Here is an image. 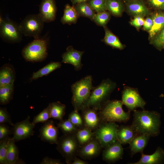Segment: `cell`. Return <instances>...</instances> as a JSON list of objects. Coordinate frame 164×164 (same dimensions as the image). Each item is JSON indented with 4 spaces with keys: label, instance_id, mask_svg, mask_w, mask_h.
<instances>
[{
    "label": "cell",
    "instance_id": "cell-1",
    "mask_svg": "<svg viewBox=\"0 0 164 164\" xmlns=\"http://www.w3.org/2000/svg\"><path fill=\"white\" fill-rule=\"evenodd\" d=\"M132 125L138 134L155 137L160 133V115L155 111L134 110Z\"/></svg>",
    "mask_w": 164,
    "mask_h": 164
},
{
    "label": "cell",
    "instance_id": "cell-2",
    "mask_svg": "<svg viewBox=\"0 0 164 164\" xmlns=\"http://www.w3.org/2000/svg\"><path fill=\"white\" fill-rule=\"evenodd\" d=\"M116 86V83L109 79L103 80L98 85L94 87L81 109L91 108L98 111L110 100V95Z\"/></svg>",
    "mask_w": 164,
    "mask_h": 164
},
{
    "label": "cell",
    "instance_id": "cell-3",
    "mask_svg": "<svg viewBox=\"0 0 164 164\" xmlns=\"http://www.w3.org/2000/svg\"><path fill=\"white\" fill-rule=\"evenodd\" d=\"M121 101L109 100L98 111L102 122L126 123L129 119L130 113L122 108Z\"/></svg>",
    "mask_w": 164,
    "mask_h": 164
},
{
    "label": "cell",
    "instance_id": "cell-4",
    "mask_svg": "<svg viewBox=\"0 0 164 164\" xmlns=\"http://www.w3.org/2000/svg\"><path fill=\"white\" fill-rule=\"evenodd\" d=\"M92 80L91 75H87L72 85L71 102L74 109L78 111L81 110L88 99L94 87Z\"/></svg>",
    "mask_w": 164,
    "mask_h": 164
},
{
    "label": "cell",
    "instance_id": "cell-5",
    "mask_svg": "<svg viewBox=\"0 0 164 164\" xmlns=\"http://www.w3.org/2000/svg\"><path fill=\"white\" fill-rule=\"evenodd\" d=\"M48 43L45 38L35 39L23 49V57L26 61L33 63L44 60L48 56Z\"/></svg>",
    "mask_w": 164,
    "mask_h": 164
},
{
    "label": "cell",
    "instance_id": "cell-6",
    "mask_svg": "<svg viewBox=\"0 0 164 164\" xmlns=\"http://www.w3.org/2000/svg\"><path fill=\"white\" fill-rule=\"evenodd\" d=\"M56 149L65 159L66 163L71 164L78 155L80 145L76 134L65 135L58 139Z\"/></svg>",
    "mask_w": 164,
    "mask_h": 164
},
{
    "label": "cell",
    "instance_id": "cell-7",
    "mask_svg": "<svg viewBox=\"0 0 164 164\" xmlns=\"http://www.w3.org/2000/svg\"><path fill=\"white\" fill-rule=\"evenodd\" d=\"M119 126L116 122H102L94 131L95 138L104 149L117 140Z\"/></svg>",
    "mask_w": 164,
    "mask_h": 164
},
{
    "label": "cell",
    "instance_id": "cell-8",
    "mask_svg": "<svg viewBox=\"0 0 164 164\" xmlns=\"http://www.w3.org/2000/svg\"><path fill=\"white\" fill-rule=\"evenodd\" d=\"M44 23L38 14L27 16L19 26L22 35L36 39L39 38Z\"/></svg>",
    "mask_w": 164,
    "mask_h": 164
},
{
    "label": "cell",
    "instance_id": "cell-9",
    "mask_svg": "<svg viewBox=\"0 0 164 164\" xmlns=\"http://www.w3.org/2000/svg\"><path fill=\"white\" fill-rule=\"evenodd\" d=\"M121 102L130 112L140 108L143 110L146 103L135 88L125 87L122 91Z\"/></svg>",
    "mask_w": 164,
    "mask_h": 164
},
{
    "label": "cell",
    "instance_id": "cell-10",
    "mask_svg": "<svg viewBox=\"0 0 164 164\" xmlns=\"http://www.w3.org/2000/svg\"><path fill=\"white\" fill-rule=\"evenodd\" d=\"M19 25L9 19H4L0 23V36L5 41L11 43L20 42L22 39Z\"/></svg>",
    "mask_w": 164,
    "mask_h": 164
},
{
    "label": "cell",
    "instance_id": "cell-11",
    "mask_svg": "<svg viewBox=\"0 0 164 164\" xmlns=\"http://www.w3.org/2000/svg\"><path fill=\"white\" fill-rule=\"evenodd\" d=\"M30 118L28 116L25 120L14 124L12 138L15 142L28 138L33 135V129L35 125L30 121Z\"/></svg>",
    "mask_w": 164,
    "mask_h": 164
},
{
    "label": "cell",
    "instance_id": "cell-12",
    "mask_svg": "<svg viewBox=\"0 0 164 164\" xmlns=\"http://www.w3.org/2000/svg\"><path fill=\"white\" fill-rule=\"evenodd\" d=\"M58 129L52 120H48L40 129L39 137L43 141L51 144H57L59 139Z\"/></svg>",
    "mask_w": 164,
    "mask_h": 164
},
{
    "label": "cell",
    "instance_id": "cell-13",
    "mask_svg": "<svg viewBox=\"0 0 164 164\" xmlns=\"http://www.w3.org/2000/svg\"><path fill=\"white\" fill-rule=\"evenodd\" d=\"M102 148L100 143L94 137L80 146L78 155L84 159H91L100 154Z\"/></svg>",
    "mask_w": 164,
    "mask_h": 164
},
{
    "label": "cell",
    "instance_id": "cell-14",
    "mask_svg": "<svg viewBox=\"0 0 164 164\" xmlns=\"http://www.w3.org/2000/svg\"><path fill=\"white\" fill-rule=\"evenodd\" d=\"M122 144L118 140L104 149L102 153L104 161L110 163L122 159L124 154Z\"/></svg>",
    "mask_w": 164,
    "mask_h": 164
},
{
    "label": "cell",
    "instance_id": "cell-15",
    "mask_svg": "<svg viewBox=\"0 0 164 164\" xmlns=\"http://www.w3.org/2000/svg\"><path fill=\"white\" fill-rule=\"evenodd\" d=\"M81 111L84 127L94 131L102 122L98 111L91 108H84Z\"/></svg>",
    "mask_w": 164,
    "mask_h": 164
},
{
    "label": "cell",
    "instance_id": "cell-16",
    "mask_svg": "<svg viewBox=\"0 0 164 164\" xmlns=\"http://www.w3.org/2000/svg\"><path fill=\"white\" fill-rule=\"evenodd\" d=\"M84 53V51L74 49L72 46H68L67 48L66 51L62 55V62L73 65L76 70H80L83 65L81 60Z\"/></svg>",
    "mask_w": 164,
    "mask_h": 164
},
{
    "label": "cell",
    "instance_id": "cell-17",
    "mask_svg": "<svg viewBox=\"0 0 164 164\" xmlns=\"http://www.w3.org/2000/svg\"><path fill=\"white\" fill-rule=\"evenodd\" d=\"M56 7L55 0H43L41 3L38 14L44 22L54 21L56 17Z\"/></svg>",
    "mask_w": 164,
    "mask_h": 164
},
{
    "label": "cell",
    "instance_id": "cell-18",
    "mask_svg": "<svg viewBox=\"0 0 164 164\" xmlns=\"http://www.w3.org/2000/svg\"><path fill=\"white\" fill-rule=\"evenodd\" d=\"M139 160L135 162L128 163L130 164H162L164 163V149L158 147L155 152L151 155L141 153Z\"/></svg>",
    "mask_w": 164,
    "mask_h": 164
},
{
    "label": "cell",
    "instance_id": "cell-19",
    "mask_svg": "<svg viewBox=\"0 0 164 164\" xmlns=\"http://www.w3.org/2000/svg\"><path fill=\"white\" fill-rule=\"evenodd\" d=\"M151 136L147 134H138L129 143L132 156L138 153L141 154L147 146Z\"/></svg>",
    "mask_w": 164,
    "mask_h": 164
},
{
    "label": "cell",
    "instance_id": "cell-20",
    "mask_svg": "<svg viewBox=\"0 0 164 164\" xmlns=\"http://www.w3.org/2000/svg\"><path fill=\"white\" fill-rule=\"evenodd\" d=\"M138 134L131 125H121L119 126L117 132V140L122 144H129Z\"/></svg>",
    "mask_w": 164,
    "mask_h": 164
},
{
    "label": "cell",
    "instance_id": "cell-21",
    "mask_svg": "<svg viewBox=\"0 0 164 164\" xmlns=\"http://www.w3.org/2000/svg\"><path fill=\"white\" fill-rule=\"evenodd\" d=\"M128 12L134 17H144L149 14V11L142 0H135L126 3Z\"/></svg>",
    "mask_w": 164,
    "mask_h": 164
},
{
    "label": "cell",
    "instance_id": "cell-22",
    "mask_svg": "<svg viewBox=\"0 0 164 164\" xmlns=\"http://www.w3.org/2000/svg\"><path fill=\"white\" fill-rule=\"evenodd\" d=\"M15 142L13 138H10L6 157L7 164H25L19 158V149Z\"/></svg>",
    "mask_w": 164,
    "mask_h": 164
},
{
    "label": "cell",
    "instance_id": "cell-23",
    "mask_svg": "<svg viewBox=\"0 0 164 164\" xmlns=\"http://www.w3.org/2000/svg\"><path fill=\"white\" fill-rule=\"evenodd\" d=\"M15 73L13 67L10 65L5 64L3 66L0 70V86L14 84Z\"/></svg>",
    "mask_w": 164,
    "mask_h": 164
},
{
    "label": "cell",
    "instance_id": "cell-24",
    "mask_svg": "<svg viewBox=\"0 0 164 164\" xmlns=\"http://www.w3.org/2000/svg\"><path fill=\"white\" fill-rule=\"evenodd\" d=\"M153 24L149 31L150 39H153L162 30L164 26V12H156L152 16Z\"/></svg>",
    "mask_w": 164,
    "mask_h": 164
},
{
    "label": "cell",
    "instance_id": "cell-25",
    "mask_svg": "<svg viewBox=\"0 0 164 164\" xmlns=\"http://www.w3.org/2000/svg\"><path fill=\"white\" fill-rule=\"evenodd\" d=\"M79 16L74 6L67 4L65 6L63 14L60 21L63 24H75L77 22Z\"/></svg>",
    "mask_w": 164,
    "mask_h": 164
},
{
    "label": "cell",
    "instance_id": "cell-26",
    "mask_svg": "<svg viewBox=\"0 0 164 164\" xmlns=\"http://www.w3.org/2000/svg\"><path fill=\"white\" fill-rule=\"evenodd\" d=\"M49 105L51 118L60 121L63 120V117L65 113V105L57 101L50 103Z\"/></svg>",
    "mask_w": 164,
    "mask_h": 164
},
{
    "label": "cell",
    "instance_id": "cell-27",
    "mask_svg": "<svg viewBox=\"0 0 164 164\" xmlns=\"http://www.w3.org/2000/svg\"><path fill=\"white\" fill-rule=\"evenodd\" d=\"M105 35L102 41L107 45L113 48L120 50H123L125 46L120 42L118 38L106 26L104 27Z\"/></svg>",
    "mask_w": 164,
    "mask_h": 164
},
{
    "label": "cell",
    "instance_id": "cell-28",
    "mask_svg": "<svg viewBox=\"0 0 164 164\" xmlns=\"http://www.w3.org/2000/svg\"><path fill=\"white\" fill-rule=\"evenodd\" d=\"M61 65V62H51L37 71L33 73L30 80H36L44 76H46L55 70L60 68Z\"/></svg>",
    "mask_w": 164,
    "mask_h": 164
},
{
    "label": "cell",
    "instance_id": "cell-29",
    "mask_svg": "<svg viewBox=\"0 0 164 164\" xmlns=\"http://www.w3.org/2000/svg\"><path fill=\"white\" fill-rule=\"evenodd\" d=\"M74 6L79 16L87 18L93 20L96 13L86 2L77 3Z\"/></svg>",
    "mask_w": 164,
    "mask_h": 164
},
{
    "label": "cell",
    "instance_id": "cell-30",
    "mask_svg": "<svg viewBox=\"0 0 164 164\" xmlns=\"http://www.w3.org/2000/svg\"><path fill=\"white\" fill-rule=\"evenodd\" d=\"M76 135L80 146L87 143L95 137L94 132L85 127L79 128Z\"/></svg>",
    "mask_w": 164,
    "mask_h": 164
},
{
    "label": "cell",
    "instance_id": "cell-31",
    "mask_svg": "<svg viewBox=\"0 0 164 164\" xmlns=\"http://www.w3.org/2000/svg\"><path fill=\"white\" fill-rule=\"evenodd\" d=\"M14 90V84L0 86V103L5 105L8 104L12 98Z\"/></svg>",
    "mask_w": 164,
    "mask_h": 164
},
{
    "label": "cell",
    "instance_id": "cell-32",
    "mask_svg": "<svg viewBox=\"0 0 164 164\" xmlns=\"http://www.w3.org/2000/svg\"><path fill=\"white\" fill-rule=\"evenodd\" d=\"M107 10L113 15L120 16L124 10L123 5L119 0H106Z\"/></svg>",
    "mask_w": 164,
    "mask_h": 164
},
{
    "label": "cell",
    "instance_id": "cell-33",
    "mask_svg": "<svg viewBox=\"0 0 164 164\" xmlns=\"http://www.w3.org/2000/svg\"><path fill=\"white\" fill-rule=\"evenodd\" d=\"M57 126L65 135L76 134L79 129L68 119L60 121Z\"/></svg>",
    "mask_w": 164,
    "mask_h": 164
},
{
    "label": "cell",
    "instance_id": "cell-34",
    "mask_svg": "<svg viewBox=\"0 0 164 164\" xmlns=\"http://www.w3.org/2000/svg\"><path fill=\"white\" fill-rule=\"evenodd\" d=\"M110 18V12L105 11L96 14L92 21L97 25L104 27L109 22Z\"/></svg>",
    "mask_w": 164,
    "mask_h": 164
},
{
    "label": "cell",
    "instance_id": "cell-35",
    "mask_svg": "<svg viewBox=\"0 0 164 164\" xmlns=\"http://www.w3.org/2000/svg\"><path fill=\"white\" fill-rule=\"evenodd\" d=\"M68 119L78 128L84 127L82 117L78 111L75 109L73 111L69 114Z\"/></svg>",
    "mask_w": 164,
    "mask_h": 164
},
{
    "label": "cell",
    "instance_id": "cell-36",
    "mask_svg": "<svg viewBox=\"0 0 164 164\" xmlns=\"http://www.w3.org/2000/svg\"><path fill=\"white\" fill-rule=\"evenodd\" d=\"M50 118H51L48 105L46 108L34 117L32 123L35 125L39 123H44Z\"/></svg>",
    "mask_w": 164,
    "mask_h": 164
},
{
    "label": "cell",
    "instance_id": "cell-37",
    "mask_svg": "<svg viewBox=\"0 0 164 164\" xmlns=\"http://www.w3.org/2000/svg\"><path fill=\"white\" fill-rule=\"evenodd\" d=\"M87 2L97 13L107 10L106 0H89Z\"/></svg>",
    "mask_w": 164,
    "mask_h": 164
},
{
    "label": "cell",
    "instance_id": "cell-38",
    "mask_svg": "<svg viewBox=\"0 0 164 164\" xmlns=\"http://www.w3.org/2000/svg\"><path fill=\"white\" fill-rule=\"evenodd\" d=\"M10 138L0 141V164H7L6 157Z\"/></svg>",
    "mask_w": 164,
    "mask_h": 164
},
{
    "label": "cell",
    "instance_id": "cell-39",
    "mask_svg": "<svg viewBox=\"0 0 164 164\" xmlns=\"http://www.w3.org/2000/svg\"><path fill=\"white\" fill-rule=\"evenodd\" d=\"M152 43L157 49H164V26L160 32L152 39Z\"/></svg>",
    "mask_w": 164,
    "mask_h": 164
},
{
    "label": "cell",
    "instance_id": "cell-40",
    "mask_svg": "<svg viewBox=\"0 0 164 164\" xmlns=\"http://www.w3.org/2000/svg\"><path fill=\"white\" fill-rule=\"evenodd\" d=\"M8 123L13 126L14 124L12 123L11 117L6 109L4 108H0V124Z\"/></svg>",
    "mask_w": 164,
    "mask_h": 164
},
{
    "label": "cell",
    "instance_id": "cell-41",
    "mask_svg": "<svg viewBox=\"0 0 164 164\" xmlns=\"http://www.w3.org/2000/svg\"><path fill=\"white\" fill-rule=\"evenodd\" d=\"M12 131L5 124H0V141L4 140L9 137Z\"/></svg>",
    "mask_w": 164,
    "mask_h": 164
},
{
    "label": "cell",
    "instance_id": "cell-42",
    "mask_svg": "<svg viewBox=\"0 0 164 164\" xmlns=\"http://www.w3.org/2000/svg\"><path fill=\"white\" fill-rule=\"evenodd\" d=\"M149 4L155 8L164 10V0H148Z\"/></svg>",
    "mask_w": 164,
    "mask_h": 164
},
{
    "label": "cell",
    "instance_id": "cell-43",
    "mask_svg": "<svg viewBox=\"0 0 164 164\" xmlns=\"http://www.w3.org/2000/svg\"><path fill=\"white\" fill-rule=\"evenodd\" d=\"M145 20L143 17L140 16L134 17L131 21L130 24L132 25L137 28H139L143 26Z\"/></svg>",
    "mask_w": 164,
    "mask_h": 164
},
{
    "label": "cell",
    "instance_id": "cell-44",
    "mask_svg": "<svg viewBox=\"0 0 164 164\" xmlns=\"http://www.w3.org/2000/svg\"><path fill=\"white\" fill-rule=\"evenodd\" d=\"M40 164H62L60 160L53 159L48 157H45L43 159Z\"/></svg>",
    "mask_w": 164,
    "mask_h": 164
},
{
    "label": "cell",
    "instance_id": "cell-45",
    "mask_svg": "<svg viewBox=\"0 0 164 164\" xmlns=\"http://www.w3.org/2000/svg\"><path fill=\"white\" fill-rule=\"evenodd\" d=\"M153 24V21L152 17H148L145 20L143 25L144 29L149 31L151 29Z\"/></svg>",
    "mask_w": 164,
    "mask_h": 164
},
{
    "label": "cell",
    "instance_id": "cell-46",
    "mask_svg": "<svg viewBox=\"0 0 164 164\" xmlns=\"http://www.w3.org/2000/svg\"><path fill=\"white\" fill-rule=\"evenodd\" d=\"M88 162L77 157L75 158L72 162L71 164H87Z\"/></svg>",
    "mask_w": 164,
    "mask_h": 164
},
{
    "label": "cell",
    "instance_id": "cell-47",
    "mask_svg": "<svg viewBox=\"0 0 164 164\" xmlns=\"http://www.w3.org/2000/svg\"><path fill=\"white\" fill-rule=\"evenodd\" d=\"M89 0H71V2L73 4L75 5L76 4L83 2H85Z\"/></svg>",
    "mask_w": 164,
    "mask_h": 164
},
{
    "label": "cell",
    "instance_id": "cell-48",
    "mask_svg": "<svg viewBox=\"0 0 164 164\" xmlns=\"http://www.w3.org/2000/svg\"><path fill=\"white\" fill-rule=\"evenodd\" d=\"M123 0L125 2H126V3L127 2H128L131 1H133V0Z\"/></svg>",
    "mask_w": 164,
    "mask_h": 164
}]
</instances>
